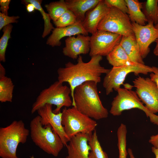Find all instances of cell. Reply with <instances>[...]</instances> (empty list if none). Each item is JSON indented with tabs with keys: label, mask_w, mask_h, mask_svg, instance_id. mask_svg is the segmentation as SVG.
I'll use <instances>...</instances> for the list:
<instances>
[{
	"label": "cell",
	"mask_w": 158,
	"mask_h": 158,
	"mask_svg": "<svg viewBox=\"0 0 158 158\" xmlns=\"http://www.w3.org/2000/svg\"><path fill=\"white\" fill-rule=\"evenodd\" d=\"M102 59V56L96 55L91 57L89 61L85 62L82 56L79 55L76 63L69 61L65 64L64 67L58 69V80L62 83L67 82L70 86L73 107L74 91L76 87L87 81L99 83L101 75L106 74L110 70L101 65Z\"/></svg>",
	"instance_id": "6da1fadb"
},
{
	"label": "cell",
	"mask_w": 158,
	"mask_h": 158,
	"mask_svg": "<svg viewBox=\"0 0 158 158\" xmlns=\"http://www.w3.org/2000/svg\"><path fill=\"white\" fill-rule=\"evenodd\" d=\"M97 83L87 81L76 87L74 91V107L80 112L96 120L108 117L107 109L99 98Z\"/></svg>",
	"instance_id": "7a4b0ae2"
},
{
	"label": "cell",
	"mask_w": 158,
	"mask_h": 158,
	"mask_svg": "<svg viewBox=\"0 0 158 158\" xmlns=\"http://www.w3.org/2000/svg\"><path fill=\"white\" fill-rule=\"evenodd\" d=\"M30 128V137L35 144L47 153L58 156L65 146L51 126L49 124L43 126L38 115L31 121Z\"/></svg>",
	"instance_id": "3957f363"
},
{
	"label": "cell",
	"mask_w": 158,
	"mask_h": 158,
	"mask_svg": "<svg viewBox=\"0 0 158 158\" xmlns=\"http://www.w3.org/2000/svg\"><path fill=\"white\" fill-rule=\"evenodd\" d=\"M29 131L21 120H15L9 125L0 128V157L18 158L16 151L20 143L27 141Z\"/></svg>",
	"instance_id": "277c9868"
},
{
	"label": "cell",
	"mask_w": 158,
	"mask_h": 158,
	"mask_svg": "<svg viewBox=\"0 0 158 158\" xmlns=\"http://www.w3.org/2000/svg\"><path fill=\"white\" fill-rule=\"evenodd\" d=\"M71 93L70 87L63 85L58 80L56 81L40 93L32 105L31 114L35 113L46 104L56 106L53 111L55 114L59 113L62 107L72 106V100L70 96Z\"/></svg>",
	"instance_id": "5b68a950"
},
{
	"label": "cell",
	"mask_w": 158,
	"mask_h": 158,
	"mask_svg": "<svg viewBox=\"0 0 158 158\" xmlns=\"http://www.w3.org/2000/svg\"><path fill=\"white\" fill-rule=\"evenodd\" d=\"M62 112V124L64 131L71 139L79 133L92 134L97 124L95 120L82 114L76 107H65Z\"/></svg>",
	"instance_id": "8992f818"
},
{
	"label": "cell",
	"mask_w": 158,
	"mask_h": 158,
	"mask_svg": "<svg viewBox=\"0 0 158 158\" xmlns=\"http://www.w3.org/2000/svg\"><path fill=\"white\" fill-rule=\"evenodd\" d=\"M116 91L117 94L114 98L111 103L109 111L111 114L119 116L125 110L137 108L144 112L151 122L158 125V115L150 111L144 105L135 91L121 87Z\"/></svg>",
	"instance_id": "52a82bcc"
},
{
	"label": "cell",
	"mask_w": 158,
	"mask_h": 158,
	"mask_svg": "<svg viewBox=\"0 0 158 158\" xmlns=\"http://www.w3.org/2000/svg\"><path fill=\"white\" fill-rule=\"evenodd\" d=\"M153 67L145 64L134 62L128 66L113 67L104 77L103 85L108 95L114 90L116 91L123 84L126 77L129 73H133L135 75L139 74L147 75L153 72Z\"/></svg>",
	"instance_id": "ba28073f"
},
{
	"label": "cell",
	"mask_w": 158,
	"mask_h": 158,
	"mask_svg": "<svg viewBox=\"0 0 158 158\" xmlns=\"http://www.w3.org/2000/svg\"><path fill=\"white\" fill-rule=\"evenodd\" d=\"M97 30L122 36L134 35L128 14L113 7H110L108 12L99 24Z\"/></svg>",
	"instance_id": "9c48e42d"
},
{
	"label": "cell",
	"mask_w": 158,
	"mask_h": 158,
	"mask_svg": "<svg viewBox=\"0 0 158 158\" xmlns=\"http://www.w3.org/2000/svg\"><path fill=\"white\" fill-rule=\"evenodd\" d=\"M122 36L110 32L97 30L90 36V56L91 57L96 55L107 56L119 44Z\"/></svg>",
	"instance_id": "30bf717a"
},
{
	"label": "cell",
	"mask_w": 158,
	"mask_h": 158,
	"mask_svg": "<svg viewBox=\"0 0 158 158\" xmlns=\"http://www.w3.org/2000/svg\"><path fill=\"white\" fill-rule=\"evenodd\" d=\"M135 92L146 107L154 114L158 112V87L149 78L139 76L133 81Z\"/></svg>",
	"instance_id": "8fae6325"
},
{
	"label": "cell",
	"mask_w": 158,
	"mask_h": 158,
	"mask_svg": "<svg viewBox=\"0 0 158 158\" xmlns=\"http://www.w3.org/2000/svg\"><path fill=\"white\" fill-rule=\"evenodd\" d=\"M132 24L140 55L143 59L150 51V44L158 38V30L151 21L145 25L135 23H132Z\"/></svg>",
	"instance_id": "7c38bea8"
},
{
	"label": "cell",
	"mask_w": 158,
	"mask_h": 158,
	"mask_svg": "<svg viewBox=\"0 0 158 158\" xmlns=\"http://www.w3.org/2000/svg\"><path fill=\"white\" fill-rule=\"evenodd\" d=\"M52 105L46 104L37 111L40 117V122L43 126L50 125L54 131L58 134L61 139L65 146H66L70 139L66 134L62 124V112L54 113Z\"/></svg>",
	"instance_id": "4fadbf2b"
},
{
	"label": "cell",
	"mask_w": 158,
	"mask_h": 158,
	"mask_svg": "<svg viewBox=\"0 0 158 158\" xmlns=\"http://www.w3.org/2000/svg\"><path fill=\"white\" fill-rule=\"evenodd\" d=\"M90 36L79 34L68 37L65 40V47L63 48L62 52L65 56L73 59L78 58L81 54L89 53L90 50Z\"/></svg>",
	"instance_id": "5bb4252c"
},
{
	"label": "cell",
	"mask_w": 158,
	"mask_h": 158,
	"mask_svg": "<svg viewBox=\"0 0 158 158\" xmlns=\"http://www.w3.org/2000/svg\"><path fill=\"white\" fill-rule=\"evenodd\" d=\"M90 135L79 133L72 137L66 146L68 151L66 158H89L91 148L88 140Z\"/></svg>",
	"instance_id": "9a60e30c"
},
{
	"label": "cell",
	"mask_w": 158,
	"mask_h": 158,
	"mask_svg": "<svg viewBox=\"0 0 158 158\" xmlns=\"http://www.w3.org/2000/svg\"><path fill=\"white\" fill-rule=\"evenodd\" d=\"M110 7L101 0L94 8L88 11L82 21V25L85 30L92 34L97 30L99 24L108 12Z\"/></svg>",
	"instance_id": "2e32d148"
},
{
	"label": "cell",
	"mask_w": 158,
	"mask_h": 158,
	"mask_svg": "<svg viewBox=\"0 0 158 158\" xmlns=\"http://www.w3.org/2000/svg\"><path fill=\"white\" fill-rule=\"evenodd\" d=\"M82 22L78 21L71 25L54 28L51 34L47 38L46 44L52 47L59 46L61 44V40L64 37H68L79 34L88 35V33L83 28Z\"/></svg>",
	"instance_id": "e0dca14e"
},
{
	"label": "cell",
	"mask_w": 158,
	"mask_h": 158,
	"mask_svg": "<svg viewBox=\"0 0 158 158\" xmlns=\"http://www.w3.org/2000/svg\"><path fill=\"white\" fill-rule=\"evenodd\" d=\"M101 0H66L68 9L75 16L78 21H83L87 12L95 7Z\"/></svg>",
	"instance_id": "ac0fdd59"
},
{
	"label": "cell",
	"mask_w": 158,
	"mask_h": 158,
	"mask_svg": "<svg viewBox=\"0 0 158 158\" xmlns=\"http://www.w3.org/2000/svg\"><path fill=\"white\" fill-rule=\"evenodd\" d=\"M119 44L132 62L145 64L140 55L134 35L122 36Z\"/></svg>",
	"instance_id": "d6986e66"
},
{
	"label": "cell",
	"mask_w": 158,
	"mask_h": 158,
	"mask_svg": "<svg viewBox=\"0 0 158 158\" xmlns=\"http://www.w3.org/2000/svg\"><path fill=\"white\" fill-rule=\"evenodd\" d=\"M6 70L0 63V102H12L14 89L11 79L5 75Z\"/></svg>",
	"instance_id": "ffe728a7"
},
{
	"label": "cell",
	"mask_w": 158,
	"mask_h": 158,
	"mask_svg": "<svg viewBox=\"0 0 158 158\" xmlns=\"http://www.w3.org/2000/svg\"><path fill=\"white\" fill-rule=\"evenodd\" d=\"M128 10V15L132 23L145 25L147 20L143 13V3L138 0H125Z\"/></svg>",
	"instance_id": "44dd1931"
},
{
	"label": "cell",
	"mask_w": 158,
	"mask_h": 158,
	"mask_svg": "<svg viewBox=\"0 0 158 158\" xmlns=\"http://www.w3.org/2000/svg\"><path fill=\"white\" fill-rule=\"evenodd\" d=\"M108 63L113 67L130 65L134 62H132L128 55L119 44L107 56Z\"/></svg>",
	"instance_id": "7402d4cb"
},
{
	"label": "cell",
	"mask_w": 158,
	"mask_h": 158,
	"mask_svg": "<svg viewBox=\"0 0 158 158\" xmlns=\"http://www.w3.org/2000/svg\"><path fill=\"white\" fill-rule=\"evenodd\" d=\"M88 144L91 148L89 158H108L99 142L96 130L90 135Z\"/></svg>",
	"instance_id": "603a6c76"
},
{
	"label": "cell",
	"mask_w": 158,
	"mask_h": 158,
	"mask_svg": "<svg viewBox=\"0 0 158 158\" xmlns=\"http://www.w3.org/2000/svg\"><path fill=\"white\" fill-rule=\"evenodd\" d=\"M42 0H25L23 1L24 3H30L34 6L35 9L38 10L42 15L44 22V27L42 35L44 38L50 34V32L54 29L50 21V18L48 13H46L42 8L41 4Z\"/></svg>",
	"instance_id": "cb8c5ba5"
},
{
	"label": "cell",
	"mask_w": 158,
	"mask_h": 158,
	"mask_svg": "<svg viewBox=\"0 0 158 158\" xmlns=\"http://www.w3.org/2000/svg\"><path fill=\"white\" fill-rule=\"evenodd\" d=\"M51 19L54 22L68 10L65 1L51 2L44 6Z\"/></svg>",
	"instance_id": "d4e9b609"
},
{
	"label": "cell",
	"mask_w": 158,
	"mask_h": 158,
	"mask_svg": "<svg viewBox=\"0 0 158 158\" xmlns=\"http://www.w3.org/2000/svg\"><path fill=\"white\" fill-rule=\"evenodd\" d=\"M142 11L147 22H152L155 25L158 23V0H147L143 3Z\"/></svg>",
	"instance_id": "484cf974"
},
{
	"label": "cell",
	"mask_w": 158,
	"mask_h": 158,
	"mask_svg": "<svg viewBox=\"0 0 158 158\" xmlns=\"http://www.w3.org/2000/svg\"><path fill=\"white\" fill-rule=\"evenodd\" d=\"M13 26L11 24L3 28V35L0 39V61H6L5 54L9 40L11 38V33Z\"/></svg>",
	"instance_id": "4316f807"
},
{
	"label": "cell",
	"mask_w": 158,
	"mask_h": 158,
	"mask_svg": "<svg viewBox=\"0 0 158 158\" xmlns=\"http://www.w3.org/2000/svg\"><path fill=\"white\" fill-rule=\"evenodd\" d=\"M127 129L124 127L119 128L117 130V146L119 152V158H127L126 135Z\"/></svg>",
	"instance_id": "83f0119b"
},
{
	"label": "cell",
	"mask_w": 158,
	"mask_h": 158,
	"mask_svg": "<svg viewBox=\"0 0 158 158\" xmlns=\"http://www.w3.org/2000/svg\"><path fill=\"white\" fill-rule=\"evenodd\" d=\"M78 21L74 14L68 9L54 23L56 28H61L72 25Z\"/></svg>",
	"instance_id": "f1b7e54d"
},
{
	"label": "cell",
	"mask_w": 158,
	"mask_h": 158,
	"mask_svg": "<svg viewBox=\"0 0 158 158\" xmlns=\"http://www.w3.org/2000/svg\"><path fill=\"white\" fill-rule=\"evenodd\" d=\"M104 1L109 7H115L123 12L128 14V8L125 0H104Z\"/></svg>",
	"instance_id": "f546056e"
},
{
	"label": "cell",
	"mask_w": 158,
	"mask_h": 158,
	"mask_svg": "<svg viewBox=\"0 0 158 158\" xmlns=\"http://www.w3.org/2000/svg\"><path fill=\"white\" fill-rule=\"evenodd\" d=\"M20 18L18 16H9L0 13V30L5 26L11 23H17V20Z\"/></svg>",
	"instance_id": "4dcf8cb0"
},
{
	"label": "cell",
	"mask_w": 158,
	"mask_h": 158,
	"mask_svg": "<svg viewBox=\"0 0 158 158\" xmlns=\"http://www.w3.org/2000/svg\"><path fill=\"white\" fill-rule=\"evenodd\" d=\"M10 0H0V5L1 13L6 15L8 16V10Z\"/></svg>",
	"instance_id": "1f68e13d"
},
{
	"label": "cell",
	"mask_w": 158,
	"mask_h": 158,
	"mask_svg": "<svg viewBox=\"0 0 158 158\" xmlns=\"http://www.w3.org/2000/svg\"><path fill=\"white\" fill-rule=\"evenodd\" d=\"M153 72L150 74V78L155 83L158 87V68L155 66H153Z\"/></svg>",
	"instance_id": "d6a6232c"
},
{
	"label": "cell",
	"mask_w": 158,
	"mask_h": 158,
	"mask_svg": "<svg viewBox=\"0 0 158 158\" xmlns=\"http://www.w3.org/2000/svg\"><path fill=\"white\" fill-rule=\"evenodd\" d=\"M149 142L153 145V147L158 148V133L151 136Z\"/></svg>",
	"instance_id": "836d02e7"
},
{
	"label": "cell",
	"mask_w": 158,
	"mask_h": 158,
	"mask_svg": "<svg viewBox=\"0 0 158 158\" xmlns=\"http://www.w3.org/2000/svg\"><path fill=\"white\" fill-rule=\"evenodd\" d=\"M26 4V9L28 12L32 13L34 11L35 8L33 4L30 3H28Z\"/></svg>",
	"instance_id": "e575fe53"
},
{
	"label": "cell",
	"mask_w": 158,
	"mask_h": 158,
	"mask_svg": "<svg viewBox=\"0 0 158 158\" xmlns=\"http://www.w3.org/2000/svg\"><path fill=\"white\" fill-rule=\"evenodd\" d=\"M156 42V45L153 50V53L156 56H158V38L155 41Z\"/></svg>",
	"instance_id": "d590c367"
},
{
	"label": "cell",
	"mask_w": 158,
	"mask_h": 158,
	"mask_svg": "<svg viewBox=\"0 0 158 158\" xmlns=\"http://www.w3.org/2000/svg\"><path fill=\"white\" fill-rule=\"evenodd\" d=\"M151 149L152 152L155 155V158H158V148L152 147Z\"/></svg>",
	"instance_id": "8d00e7d4"
},
{
	"label": "cell",
	"mask_w": 158,
	"mask_h": 158,
	"mask_svg": "<svg viewBox=\"0 0 158 158\" xmlns=\"http://www.w3.org/2000/svg\"><path fill=\"white\" fill-rule=\"evenodd\" d=\"M127 152L129 156V158H135L134 156L131 149L130 148H128Z\"/></svg>",
	"instance_id": "74e56055"
},
{
	"label": "cell",
	"mask_w": 158,
	"mask_h": 158,
	"mask_svg": "<svg viewBox=\"0 0 158 158\" xmlns=\"http://www.w3.org/2000/svg\"><path fill=\"white\" fill-rule=\"evenodd\" d=\"M155 28L158 30V23L156 25H154Z\"/></svg>",
	"instance_id": "f35d334b"
},
{
	"label": "cell",
	"mask_w": 158,
	"mask_h": 158,
	"mask_svg": "<svg viewBox=\"0 0 158 158\" xmlns=\"http://www.w3.org/2000/svg\"><path fill=\"white\" fill-rule=\"evenodd\" d=\"M30 158H35L33 156L30 157Z\"/></svg>",
	"instance_id": "ab89813d"
}]
</instances>
